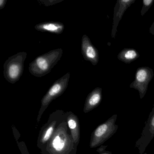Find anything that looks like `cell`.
<instances>
[{
    "label": "cell",
    "mask_w": 154,
    "mask_h": 154,
    "mask_svg": "<svg viewBox=\"0 0 154 154\" xmlns=\"http://www.w3.org/2000/svg\"><path fill=\"white\" fill-rule=\"evenodd\" d=\"M65 112L49 141L40 149L42 154H76L77 146L74 142Z\"/></svg>",
    "instance_id": "obj_1"
},
{
    "label": "cell",
    "mask_w": 154,
    "mask_h": 154,
    "mask_svg": "<svg viewBox=\"0 0 154 154\" xmlns=\"http://www.w3.org/2000/svg\"><path fill=\"white\" fill-rule=\"evenodd\" d=\"M63 54L62 48L54 49L36 57L29 63L30 73L37 77H42L51 72Z\"/></svg>",
    "instance_id": "obj_2"
},
{
    "label": "cell",
    "mask_w": 154,
    "mask_h": 154,
    "mask_svg": "<svg viewBox=\"0 0 154 154\" xmlns=\"http://www.w3.org/2000/svg\"><path fill=\"white\" fill-rule=\"evenodd\" d=\"M117 117V114H114L93 131L90 142L91 148L101 146L117 132L119 127L115 124Z\"/></svg>",
    "instance_id": "obj_3"
},
{
    "label": "cell",
    "mask_w": 154,
    "mask_h": 154,
    "mask_svg": "<svg viewBox=\"0 0 154 154\" xmlns=\"http://www.w3.org/2000/svg\"><path fill=\"white\" fill-rule=\"evenodd\" d=\"M27 53L22 52L9 57L4 64V78L9 82L15 84L22 76L24 64L27 57Z\"/></svg>",
    "instance_id": "obj_4"
},
{
    "label": "cell",
    "mask_w": 154,
    "mask_h": 154,
    "mask_svg": "<svg viewBox=\"0 0 154 154\" xmlns=\"http://www.w3.org/2000/svg\"><path fill=\"white\" fill-rule=\"evenodd\" d=\"M70 77V72H67L55 81L42 98L41 107L37 119L38 122L40 121L42 115L50 103L64 92L68 86Z\"/></svg>",
    "instance_id": "obj_5"
},
{
    "label": "cell",
    "mask_w": 154,
    "mask_h": 154,
    "mask_svg": "<svg viewBox=\"0 0 154 154\" xmlns=\"http://www.w3.org/2000/svg\"><path fill=\"white\" fill-rule=\"evenodd\" d=\"M64 113L62 110H57L50 114L47 122L39 131L37 145L39 149H42L52 137Z\"/></svg>",
    "instance_id": "obj_6"
},
{
    "label": "cell",
    "mask_w": 154,
    "mask_h": 154,
    "mask_svg": "<svg viewBox=\"0 0 154 154\" xmlns=\"http://www.w3.org/2000/svg\"><path fill=\"white\" fill-rule=\"evenodd\" d=\"M154 137V104L151 112L142 131L140 137L136 141L135 147L137 148L139 154H143L148 145Z\"/></svg>",
    "instance_id": "obj_7"
},
{
    "label": "cell",
    "mask_w": 154,
    "mask_h": 154,
    "mask_svg": "<svg viewBox=\"0 0 154 154\" xmlns=\"http://www.w3.org/2000/svg\"><path fill=\"white\" fill-rule=\"evenodd\" d=\"M152 75H150V69L146 67L138 68L136 75V79L134 83L136 85L132 86L133 88L137 89L140 92V99L144 97L149 82L152 78Z\"/></svg>",
    "instance_id": "obj_8"
},
{
    "label": "cell",
    "mask_w": 154,
    "mask_h": 154,
    "mask_svg": "<svg viewBox=\"0 0 154 154\" xmlns=\"http://www.w3.org/2000/svg\"><path fill=\"white\" fill-rule=\"evenodd\" d=\"M81 47L84 58L91 62L93 65H97L99 62V52L86 35H84L82 37Z\"/></svg>",
    "instance_id": "obj_9"
},
{
    "label": "cell",
    "mask_w": 154,
    "mask_h": 154,
    "mask_svg": "<svg viewBox=\"0 0 154 154\" xmlns=\"http://www.w3.org/2000/svg\"><path fill=\"white\" fill-rule=\"evenodd\" d=\"M66 112V121L68 128L73 139L75 144L77 147L80 139V126L78 117L72 112Z\"/></svg>",
    "instance_id": "obj_10"
},
{
    "label": "cell",
    "mask_w": 154,
    "mask_h": 154,
    "mask_svg": "<svg viewBox=\"0 0 154 154\" xmlns=\"http://www.w3.org/2000/svg\"><path fill=\"white\" fill-rule=\"evenodd\" d=\"M102 90L101 88L97 87L88 94L84 107V113L89 112L100 105L102 99Z\"/></svg>",
    "instance_id": "obj_11"
},
{
    "label": "cell",
    "mask_w": 154,
    "mask_h": 154,
    "mask_svg": "<svg viewBox=\"0 0 154 154\" xmlns=\"http://www.w3.org/2000/svg\"><path fill=\"white\" fill-rule=\"evenodd\" d=\"M35 29L36 30L42 32H49L59 35L63 33L65 26L61 22L49 21L37 24L35 26Z\"/></svg>",
    "instance_id": "obj_12"
},
{
    "label": "cell",
    "mask_w": 154,
    "mask_h": 154,
    "mask_svg": "<svg viewBox=\"0 0 154 154\" xmlns=\"http://www.w3.org/2000/svg\"><path fill=\"white\" fill-rule=\"evenodd\" d=\"M139 56L137 52L132 49L123 50L119 56V59L127 63H129L136 60Z\"/></svg>",
    "instance_id": "obj_13"
},
{
    "label": "cell",
    "mask_w": 154,
    "mask_h": 154,
    "mask_svg": "<svg viewBox=\"0 0 154 154\" xmlns=\"http://www.w3.org/2000/svg\"><path fill=\"white\" fill-rule=\"evenodd\" d=\"M131 3H132V2L131 1H126V2H125L123 8H117V12H115V14H114V21H113V29H112V32L114 30V33L112 35V37H114L115 36V31L114 30H115V31H116L117 25H118V23L122 18L123 12L125 11L126 9L131 4Z\"/></svg>",
    "instance_id": "obj_14"
},
{
    "label": "cell",
    "mask_w": 154,
    "mask_h": 154,
    "mask_svg": "<svg viewBox=\"0 0 154 154\" xmlns=\"http://www.w3.org/2000/svg\"><path fill=\"white\" fill-rule=\"evenodd\" d=\"M154 2L153 0H144L143 1V6L141 10V15L143 16L145 13L150 8Z\"/></svg>",
    "instance_id": "obj_15"
},
{
    "label": "cell",
    "mask_w": 154,
    "mask_h": 154,
    "mask_svg": "<svg viewBox=\"0 0 154 154\" xmlns=\"http://www.w3.org/2000/svg\"><path fill=\"white\" fill-rule=\"evenodd\" d=\"M63 0H38V2L43 4L46 7H49L62 2Z\"/></svg>",
    "instance_id": "obj_16"
},
{
    "label": "cell",
    "mask_w": 154,
    "mask_h": 154,
    "mask_svg": "<svg viewBox=\"0 0 154 154\" xmlns=\"http://www.w3.org/2000/svg\"><path fill=\"white\" fill-rule=\"evenodd\" d=\"M18 146L21 152V154H29L28 150L26 146V143L24 141L21 142H17Z\"/></svg>",
    "instance_id": "obj_17"
},
{
    "label": "cell",
    "mask_w": 154,
    "mask_h": 154,
    "mask_svg": "<svg viewBox=\"0 0 154 154\" xmlns=\"http://www.w3.org/2000/svg\"><path fill=\"white\" fill-rule=\"evenodd\" d=\"M107 146H101L100 147L96 150V151L99 153V154H112L110 151L106 150Z\"/></svg>",
    "instance_id": "obj_18"
},
{
    "label": "cell",
    "mask_w": 154,
    "mask_h": 154,
    "mask_svg": "<svg viewBox=\"0 0 154 154\" xmlns=\"http://www.w3.org/2000/svg\"><path fill=\"white\" fill-rule=\"evenodd\" d=\"M7 2V0H0V10H2L5 8Z\"/></svg>",
    "instance_id": "obj_19"
},
{
    "label": "cell",
    "mask_w": 154,
    "mask_h": 154,
    "mask_svg": "<svg viewBox=\"0 0 154 154\" xmlns=\"http://www.w3.org/2000/svg\"><path fill=\"white\" fill-rule=\"evenodd\" d=\"M152 26H154V24H153V25H152Z\"/></svg>",
    "instance_id": "obj_20"
}]
</instances>
